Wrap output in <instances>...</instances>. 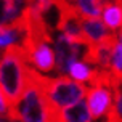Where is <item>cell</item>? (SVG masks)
<instances>
[{"label":"cell","mask_w":122,"mask_h":122,"mask_svg":"<svg viewBox=\"0 0 122 122\" xmlns=\"http://www.w3.org/2000/svg\"><path fill=\"white\" fill-rule=\"evenodd\" d=\"M56 122H97L85 100L56 112Z\"/></svg>","instance_id":"9c48e42d"},{"label":"cell","mask_w":122,"mask_h":122,"mask_svg":"<svg viewBox=\"0 0 122 122\" xmlns=\"http://www.w3.org/2000/svg\"><path fill=\"white\" fill-rule=\"evenodd\" d=\"M117 42H119V45L122 47V29L117 32Z\"/></svg>","instance_id":"e0dca14e"},{"label":"cell","mask_w":122,"mask_h":122,"mask_svg":"<svg viewBox=\"0 0 122 122\" xmlns=\"http://www.w3.org/2000/svg\"><path fill=\"white\" fill-rule=\"evenodd\" d=\"M42 84L45 97L48 100L50 106L56 112L85 100L87 88H88L87 85L79 84V82L72 80L69 76H63V74L42 77Z\"/></svg>","instance_id":"3957f363"},{"label":"cell","mask_w":122,"mask_h":122,"mask_svg":"<svg viewBox=\"0 0 122 122\" xmlns=\"http://www.w3.org/2000/svg\"><path fill=\"white\" fill-rule=\"evenodd\" d=\"M34 79L23 45L0 51V88L13 103L18 100Z\"/></svg>","instance_id":"6da1fadb"},{"label":"cell","mask_w":122,"mask_h":122,"mask_svg":"<svg viewBox=\"0 0 122 122\" xmlns=\"http://www.w3.org/2000/svg\"><path fill=\"white\" fill-rule=\"evenodd\" d=\"M15 26L13 0H0V27Z\"/></svg>","instance_id":"4fadbf2b"},{"label":"cell","mask_w":122,"mask_h":122,"mask_svg":"<svg viewBox=\"0 0 122 122\" xmlns=\"http://www.w3.org/2000/svg\"><path fill=\"white\" fill-rule=\"evenodd\" d=\"M66 76H69V77L72 80H76V82L84 84V85L88 87V85H92L93 82H97V80L103 76V72L84 56V58H80V60L74 61L72 64L69 66Z\"/></svg>","instance_id":"52a82bcc"},{"label":"cell","mask_w":122,"mask_h":122,"mask_svg":"<svg viewBox=\"0 0 122 122\" xmlns=\"http://www.w3.org/2000/svg\"><path fill=\"white\" fill-rule=\"evenodd\" d=\"M100 18L111 32L117 34L122 29V0H104Z\"/></svg>","instance_id":"30bf717a"},{"label":"cell","mask_w":122,"mask_h":122,"mask_svg":"<svg viewBox=\"0 0 122 122\" xmlns=\"http://www.w3.org/2000/svg\"><path fill=\"white\" fill-rule=\"evenodd\" d=\"M0 122H18L13 116H2L0 114Z\"/></svg>","instance_id":"2e32d148"},{"label":"cell","mask_w":122,"mask_h":122,"mask_svg":"<svg viewBox=\"0 0 122 122\" xmlns=\"http://www.w3.org/2000/svg\"><path fill=\"white\" fill-rule=\"evenodd\" d=\"M11 116L18 122H56V111L50 106L43 92L42 76L34 72L27 88L13 103Z\"/></svg>","instance_id":"7a4b0ae2"},{"label":"cell","mask_w":122,"mask_h":122,"mask_svg":"<svg viewBox=\"0 0 122 122\" xmlns=\"http://www.w3.org/2000/svg\"><path fill=\"white\" fill-rule=\"evenodd\" d=\"M53 45H55L56 53V74H63V76H66L69 66L74 61L84 58L87 53L85 43L74 40L63 32H60L53 39Z\"/></svg>","instance_id":"5b68a950"},{"label":"cell","mask_w":122,"mask_h":122,"mask_svg":"<svg viewBox=\"0 0 122 122\" xmlns=\"http://www.w3.org/2000/svg\"><path fill=\"white\" fill-rule=\"evenodd\" d=\"M112 122H122V82L116 85L114 108H112Z\"/></svg>","instance_id":"5bb4252c"},{"label":"cell","mask_w":122,"mask_h":122,"mask_svg":"<svg viewBox=\"0 0 122 122\" xmlns=\"http://www.w3.org/2000/svg\"><path fill=\"white\" fill-rule=\"evenodd\" d=\"M82 32H84V42L87 47H95L98 43H103L117 36L111 32L100 18L82 19Z\"/></svg>","instance_id":"8992f818"},{"label":"cell","mask_w":122,"mask_h":122,"mask_svg":"<svg viewBox=\"0 0 122 122\" xmlns=\"http://www.w3.org/2000/svg\"><path fill=\"white\" fill-rule=\"evenodd\" d=\"M116 40H117V36L103 43H98L95 47H87L85 58L90 61L92 64H95L103 74H108V76H109L111 55H112V48H114Z\"/></svg>","instance_id":"ba28073f"},{"label":"cell","mask_w":122,"mask_h":122,"mask_svg":"<svg viewBox=\"0 0 122 122\" xmlns=\"http://www.w3.org/2000/svg\"><path fill=\"white\" fill-rule=\"evenodd\" d=\"M11 112H13V101L0 88V114L2 116H11Z\"/></svg>","instance_id":"9a60e30c"},{"label":"cell","mask_w":122,"mask_h":122,"mask_svg":"<svg viewBox=\"0 0 122 122\" xmlns=\"http://www.w3.org/2000/svg\"><path fill=\"white\" fill-rule=\"evenodd\" d=\"M24 36H26V29L23 24L0 27V51L16 47V45H23Z\"/></svg>","instance_id":"8fae6325"},{"label":"cell","mask_w":122,"mask_h":122,"mask_svg":"<svg viewBox=\"0 0 122 122\" xmlns=\"http://www.w3.org/2000/svg\"><path fill=\"white\" fill-rule=\"evenodd\" d=\"M66 2L82 16V19L100 18L104 3V0H66Z\"/></svg>","instance_id":"7c38bea8"},{"label":"cell","mask_w":122,"mask_h":122,"mask_svg":"<svg viewBox=\"0 0 122 122\" xmlns=\"http://www.w3.org/2000/svg\"><path fill=\"white\" fill-rule=\"evenodd\" d=\"M116 85V80H112L108 74H103L87 88L85 101L97 122H112Z\"/></svg>","instance_id":"277c9868"}]
</instances>
